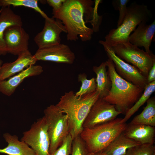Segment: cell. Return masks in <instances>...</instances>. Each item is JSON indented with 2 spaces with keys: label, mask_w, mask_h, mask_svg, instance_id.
<instances>
[{
  "label": "cell",
  "mask_w": 155,
  "mask_h": 155,
  "mask_svg": "<svg viewBox=\"0 0 155 155\" xmlns=\"http://www.w3.org/2000/svg\"><path fill=\"white\" fill-rule=\"evenodd\" d=\"M151 15L147 6L136 2L127 7L126 16L120 26L113 29L105 37V42L111 46L127 42L130 34L142 22H147Z\"/></svg>",
  "instance_id": "5"
},
{
  "label": "cell",
  "mask_w": 155,
  "mask_h": 155,
  "mask_svg": "<svg viewBox=\"0 0 155 155\" xmlns=\"http://www.w3.org/2000/svg\"><path fill=\"white\" fill-rule=\"evenodd\" d=\"M98 42L103 46L108 59L113 62L117 74L127 81L145 88L148 84L147 78L139 70L117 56L111 46L104 41L100 40Z\"/></svg>",
  "instance_id": "9"
},
{
  "label": "cell",
  "mask_w": 155,
  "mask_h": 155,
  "mask_svg": "<svg viewBox=\"0 0 155 155\" xmlns=\"http://www.w3.org/2000/svg\"><path fill=\"white\" fill-rule=\"evenodd\" d=\"M67 33L65 28L61 21L52 18L45 19L44 24L42 30L38 33L34 38V41L41 48L61 43V34Z\"/></svg>",
  "instance_id": "11"
},
{
  "label": "cell",
  "mask_w": 155,
  "mask_h": 155,
  "mask_svg": "<svg viewBox=\"0 0 155 155\" xmlns=\"http://www.w3.org/2000/svg\"><path fill=\"white\" fill-rule=\"evenodd\" d=\"M142 112L135 116L129 124L155 126V98H150Z\"/></svg>",
  "instance_id": "22"
},
{
  "label": "cell",
  "mask_w": 155,
  "mask_h": 155,
  "mask_svg": "<svg viewBox=\"0 0 155 155\" xmlns=\"http://www.w3.org/2000/svg\"><path fill=\"white\" fill-rule=\"evenodd\" d=\"M36 60L72 64L75 56L68 45L62 44L38 48L34 55Z\"/></svg>",
  "instance_id": "13"
},
{
  "label": "cell",
  "mask_w": 155,
  "mask_h": 155,
  "mask_svg": "<svg viewBox=\"0 0 155 155\" xmlns=\"http://www.w3.org/2000/svg\"><path fill=\"white\" fill-rule=\"evenodd\" d=\"M117 118L91 128H83L80 136L84 142L88 153L102 152L127 126Z\"/></svg>",
  "instance_id": "4"
},
{
  "label": "cell",
  "mask_w": 155,
  "mask_h": 155,
  "mask_svg": "<svg viewBox=\"0 0 155 155\" xmlns=\"http://www.w3.org/2000/svg\"><path fill=\"white\" fill-rule=\"evenodd\" d=\"M65 0H47L48 4L53 8L52 13L57 12L61 8Z\"/></svg>",
  "instance_id": "30"
},
{
  "label": "cell",
  "mask_w": 155,
  "mask_h": 155,
  "mask_svg": "<svg viewBox=\"0 0 155 155\" xmlns=\"http://www.w3.org/2000/svg\"><path fill=\"white\" fill-rule=\"evenodd\" d=\"M50 144L49 155L52 154L69 133L67 115L56 105H51L44 110Z\"/></svg>",
  "instance_id": "6"
},
{
  "label": "cell",
  "mask_w": 155,
  "mask_h": 155,
  "mask_svg": "<svg viewBox=\"0 0 155 155\" xmlns=\"http://www.w3.org/2000/svg\"><path fill=\"white\" fill-rule=\"evenodd\" d=\"M111 47L117 56L132 64L147 78L150 70L155 62V56L152 53L149 54L129 41Z\"/></svg>",
  "instance_id": "7"
},
{
  "label": "cell",
  "mask_w": 155,
  "mask_h": 155,
  "mask_svg": "<svg viewBox=\"0 0 155 155\" xmlns=\"http://www.w3.org/2000/svg\"><path fill=\"white\" fill-rule=\"evenodd\" d=\"M85 144L80 135L73 140L71 155H88Z\"/></svg>",
  "instance_id": "28"
},
{
  "label": "cell",
  "mask_w": 155,
  "mask_h": 155,
  "mask_svg": "<svg viewBox=\"0 0 155 155\" xmlns=\"http://www.w3.org/2000/svg\"><path fill=\"white\" fill-rule=\"evenodd\" d=\"M21 17L14 13L9 6L2 7L0 10V55H5L7 53L3 39L5 30L14 26H22Z\"/></svg>",
  "instance_id": "18"
},
{
  "label": "cell",
  "mask_w": 155,
  "mask_h": 155,
  "mask_svg": "<svg viewBox=\"0 0 155 155\" xmlns=\"http://www.w3.org/2000/svg\"><path fill=\"white\" fill-rule=\"evenodd\" d=\"M96 90L81 97H77L73 91L65 92L56 105L68 118L69 133L73 139L80 135L83 125L93 105L99 98Z\"/></svg>",
  "instance_id": "2"
},
{
  "label": "cell",
  "mask_w": 155,
  "mask_h": 155,
  "mask_svg": "<svg viewBox=\"0 0 155 155\" xmlns=\"http://www.w3.org/2000/svg\"><path fill=\"white\" fill-rule=\"evenodd\" d=\"M18 56L15 61L2 64L0 69V81L7 79L29 66L34 65L37 61L29 50Z\"/></svg>",
  "instance_id": "14"
},
{
  "label": "cell",
  "mask_w": 155,
  "mask_h": 155,
  "mask_svg": "<svg viewBox=\"0 0 155 155\" xmlns=\"http://www.w3.org/2000/svg\"><path fill=\"white\" fill-rule=\"evenodd\" d=\"M147 80L148 84L155 81V62L149 71Z\"/></svg>",
  "instance_id": "31"
},
{
  "label": "cell",
  "mask_w": 155,
  "mask_h": 155,
  "mask_svg": "<svg viewBox=\"0 0 155 155\" xmlns=\"http://www.w3.org/2000/svg\"><path fill=\"white\" fill-rule=\"evenodd\" d=\"M43 71L42 67L41 65L30 66L8 79L0 81V92L5 95L10 96L25 79L39 75Z\"/></svg>",
  "instance_id": "15"
},
{
  "label": "cell",
  "mask_w": 155,
  "mask_h": 155,
  "mask_svg": "<svg viewBox=\"0 0 155 155\" xmlns=\"http://www.w3.org/2000/svg\"><path fill=\"white\" fill-rule=\"evenodd\" d=\"M111 82V87L106 96L102 98L114 105L121 113L125 114L143 94L144 88L125 80L116 72L114 64L108 59L106 61Z\"/></svg>",
  "instance_id": "3"
},
{
  "label": "cell",
  "mask_w": 155,
  "mask_h": 155,
  "mask_svg": "<svg viewBox=\"0 0 155 155\" xmlns=\"http://www.w3.org/2000/svg\"><path fill=\"white\" fill-rule=\"evenodd\" d=\"M106 67V61L98 66H95L93 67V70L96 75V89L99 93V98H101L107 95L111 87V81Z\"/></svg>",
  "instance_id": "21"
},
{
  "label": "cell",
  "mask_w": 155,
  "mask_h": 155,
  "mask_svg": "<svg viewBox=\"0 0 155 155\" xmlns=\"http://www.w3.org/2000/svg\"><path fill=\"white\" fill-rule=\"evenodd\" d=\"M22 26H11L5 31L3 39L7 53L18 55L28 50L29 35Z\"/></svg>",
  "instance_id": "12"
},
{
  "label": "cell",
  "mask_w": 155,
  "mask_h": 155,
  "mask_svg": "<svg viewBox=\"0 0 155 155\" xmlns=\"http://www.w3.org/2000/svg\"><path fill=\"white\" fill-rule=\"evenodd\" d=\"M121 113L114 105L99 98L91 107L84 122L83 128H91L111 121Z\"/></svg>",
  "instance_id": "10"
},
{
  "label": "cell",
  "mask_w": 155,
  "mask_h": 155,
  "mask_svg": "<svg viewBox=\"0 0 155 155\" xmlns=\"http://www.w3.org/2000/svg\"><path fill=\"white\" fill-rule=\"evenodd\" d=\"M94 1L91 0H65L61 9L53 13L52 18L60 20L67 33V40L89 41L94 32L86 25L84 17L92 9Z\"/></svg>",
  "instance_id": "1"
},
{
  "label": "cell",
  "mask_w": 155,
  "mask_h": 155,
  "mask_svg": "<svg viewBox=\"0 0 155 155\" xmlns=\"http://www.w3.org/2000/svg\"><path fill=\"white\" fill-rule=\"evenodd\" d=\"M155 152L154 144H145L129 149L125 155H152Z\"/></svg>",
  "instance_id": "26"
},
{
  "label": "cell",
  "mask_w": 155,
  "mask_h": 155,
  "mask_svg": "<svg viewBox=\"0 0 155 155\" xmlns=\"http://www.w3.org/2000/svg\"><path fill=\"white\" fill-rule=\"evenodd\" d=\"M20 140L31 147L36 155H49L50 142L44 116L37 119L29 130L23 132Z\"/></svg>",
  "instance_id": "8"
},
{
  "label": "cell",
  "mask_w": 155,
  "mask_h": 155,
  "mask_svg": "<svg viewBox=\"0 0 155 155\" xmlns=\"http://www.w3.org/2000/svg\"><path fill=\"white\" fill-rule=\"evenodd\" d=\"M152 155H155V152Z\"/></svg>",
  "instance_id": "34"
},
{
  "label": "cell",
  "mask_w": 155,
  "mask_h": 155,
  "mask_svg": "<svg viewBox=\"0 0 155 155\" xmlns=\"http://www.w3.org/2000/svg\"><path fill=\"white\" fill-rule=\"evenodd\" d=\"M141 144L125 136L123 133L102 151L106 155H125L129 148Z\"/></svg>",
  "instance_id": "20"
},
{
  "label": "cell",
  "mask_w": 155,
  "mask_h": 155,
  "mask_svg": "<svg viewBox=\"0 0 155 155\" xmlns=\"http://www.w3.org/2000/svg\"><path fill=\"white\" fill-rule=\"evenodd\" d=\"M73 139L69 133L63 141L62 144L51 155H69L71 153Z\"/></svg>",
  "instance_id": "27"
},
{
  "label": "cell",
  "mask_w": 155,
  "mask_h": 155,
  "mask_svg": "<svg viewBox=\"0 0 155 155\" xmlns=\"http://www.w3.org/2000/svg\"><path fill=\"white\" fill-rule=\"evenodd\" d=\"M2 64H3V61L2 60L0 59V69Z\"/></svg>",
  "instance_id": "33"
},
{
  "label": "cell",
  "mask_w": 155,
  "mask_h": 155,
  "mask_svg": "<svg viewBox=\"0 0 155 155\" xmlns=\"http://www.w3.org/2000/svg\"><path fill=\"white\" fill-rule=\"evenodd\" d=\"M3 137L8 145L3 149H0V153L8 155H36L34 150L27 144L19 140L17 135L6 133L3 134Z\"/></svg>",
  "instance_id": "19"
},
{
  "label": "cell",
  "mask_w": 155,
  "mask_h": 155,
  "mask_svg": "<svg viewBox=\"0 0 155 155\" xmlns=\"http://www.w3.org/2000/svg\"><path fill=\"white\" fill-rule=\"evenodd\" d=\"M78 80L81 82L82 85L80 90L75 94L76 96L81 97L91 93L96 90V85L95 78L88 79L86 74L81 73L78 75Z\"/></svg>",
  "instance_id": "25"
},
{
  "label": "cell",
  "mask_w": 155,
  "mask_h": 155,
  "mask_svg": "<svg viewBox=\"0 0 155 155\" xmlns=\"http://www.w3.org/2000/svg\"><path fill=\"white\" fill-rule=\"evenodd\" d=\"M123 133L127 137L141 144H154V142L155 128L154 127L129 124Z\"/></svg>",
  "instance_id": "17"
},
{
  "label": "cell",
  "mask_w": 155,
  "mask_h": 155,
  "mask_svg": "<svg viewBox=\"0 0 155 155\" xmlns=\"http://www.w3.org/2000/svg\"><path fill=\"white\" fill-rule=\"evenodd\" d=\"M88 155H106L103 152H100L95 153H88Z\"/></svg>",
  "instance_id": "32"
},
{
  "label": "cell",
  "mask_w": 155,
  "mask_h": 155,
  "mask_svg": "<svg viewBox=\"0 0 155 155\" xmlns=\"http://www.w3.org/2000/svg\"><path fill=\"white\" fill-rule=\"evenodd\" d=\"M37 0H0V7L12 6L14 7L24 6L30 8L39 13L45 19L49 17L39 7Z\"/></svg>",
  "instance_id": "24"
},
{
  "label": "cell",
  "mask_w": 155,
  "mask_h": 155,
  "mask_svg": "<svg viewBox=\"0 0 155 155\" xmlns=\"http://www.w3.org/2000/svg\"><path fill=\"white\" fill-rule=\"evenodd\" d=\"M146 22H142L138 27L130 34L128 41L131 44L138 47H143L145 51L151 54L152 53L150 48L155 33V21L150 24Z\"/></svg>",
  "instance_id": "16"
},
{
  "label": "cell",
  "mask_w": 155,
  "mask_h": 155,
  "mask_svg": "<svg viewBox=\"0 0 155 155\" xmlns=\"http://www.w3.org/2000/svg\"><path fill=\"white\" fill-rule=\"evenodd\" d=\"M155 81L148 84L145 88L142 95L133 106L125 113V117L121 119V123H126L139 108L147 101L151 95L155 92Z\"/></svg>",
  "instance_id": "23"
},
{
  "label": "cell",
  "mask_w": 155,
  "mask_h": 155,
  "mask_svg": "<svg viewBox=\"0 0 155 155\" xmlns=\"http://www.w3.org/2000/svg\"><path fill=\"white\" fill-rule=\"evenodd\" d=\"M129 1V0H116L112 1V4L115 9L119 11L117 27L122 24L126 16L127 9V5Z\"/></svg>",
  "instance_id": "29"
}]
</instances>
